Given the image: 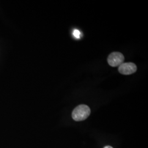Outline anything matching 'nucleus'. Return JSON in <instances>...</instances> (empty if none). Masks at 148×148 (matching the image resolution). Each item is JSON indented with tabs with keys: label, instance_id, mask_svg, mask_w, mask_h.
Here are the masks:
<instances>
[{
	"label": "nucleus",
	"instance_id": "f257e3e1",
	"mask_svg": "<svg viewBox=\"0 0 148 148\" xmlns=\"http://www.w3.org/2000/svg\"><path fill=\"white\" fill-rule=\"evenodd\" d=\"M90 108L86 105L81 104L74 109L72 113V117L76 121H81L86 120L90 116Z\"/></svg>",
	"mask_w": 148,
	"mask_h": 148
},
{
	"label": "nucleus",
	"instance_id": "f03ea898",
	"mask_svg": "<svg viewBox=\"0 0 148 148\" xmlns=\"http://www.w3.org/2000/svg\"><path fill=\"white\" fill-rule=\"evenodd\" d=\"M125 57L120 52H115L111 53L108 58V64L112 67H116L123 63Z\"/></svg>",
	"mask_w": 148,
	"mask_h": 148
},
{
	"label": "nucleus",
	"instance_id": "7ed1b4c3",
	"mask_svg": "<svg viewBox=\"0 0 148 148\" xmlns=\"http://www.w3.org/2000/svg\"><path fill=\"white\" fill-rule=\"evenodd\" d=\"M137 70V66L133 63H122L119 67V71L123 75H131L134 73Z\"/></svg>",
	"mask_w": 148,
	"mask_h": 148
},
{
	"label": "nucleus",
	"instance_id": "20e7f679",
	"mask_svg": "<svg viewBox=\"0 0 148 148\" xmlns=\"http://www.w3.org/2000/svg\"><path fill=\"white\" fill-rule=\"evenodd\" d=\"M73 34H74V36L76 38H79L80 37V35H81V32H79V30L75 29L74 30V32H73Z\"/></svg>",
	"mask_w": 148,
	"mask_h": 148
},
{
	"label": "nucleus",
	"instance_id": "39448f33",
	"mask_svg": "<svg viewBox=\"0 0 148 148\" xmlns=\"http://www.w3.org/2000/svg\"><path fill=\"white\" fill-rule=\"evenodd\" d=\"M104 148H113L112 147H111V146H106V147H105Z\"/></svg>",
	"mask_w": 148,
	"mask_h": 148
}]
</instances>
